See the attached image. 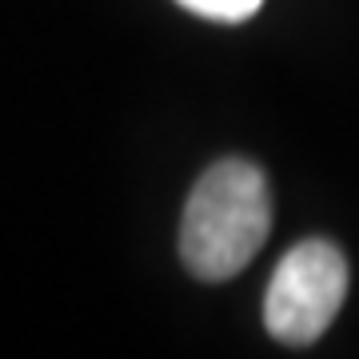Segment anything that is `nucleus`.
<instances>
[{
  "mask_svg": "<svg viewBox=\"0 0 359 359\" xmlns=\"http://www.w3.org/2000/svg\"><path fill=\"white\" fill-rule=\"evenodd\" d=\"M271 231V192L252 160H216L192 184L180 219L184 268L204 283H224L252 264Z\"/></svg>",
  "mask_w": 359,
  "mask_h": 359,
  "instance_id": "f257e3e1",
  "label": "nucleus"
},
{
  "mask_svg": "<svg viewBox=\"0 0 359 359\" xmlns=\"http://www.w3.org/2000/svg\"><path fill=\"white\" fill-rule=\"evenodd\" d=\"M347 295V259L332 240H304L280 259L264 295V323L287 347L316 344Z\"/></svg>",
  "mask_w": 359,
  "mask_h": 359,
  "instance_id": "f03ea898",
  "label": "nucleus"
},
{
  "mask_svg": "<svg viewBox=\"0 0 359 359\" xmlns=\"http://www.w3.org/2000/svg\"><path fill=\"white\" fill-rule=\"evenodd\" d=\"M184 8L208 16V20H224V25H236V20H248L252 13H259L264 0H180Z\"/></svg>",
  "mask_w": 359,
  "mask_h": 359,
  "instance_id": "7ed1b4c3",
  "label": "nucleus"
}]
</instances>
